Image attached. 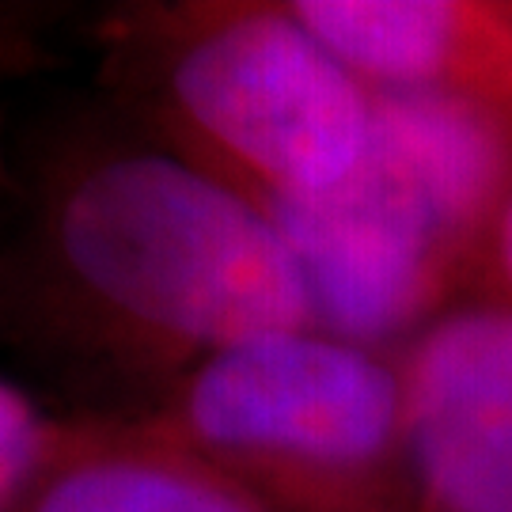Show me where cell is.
Listing matches in <instances>:
<instances>
[{"label": "cell", "instance_id": "5b68a950", "mask_svg": "<svg viewBox=\"0 0 512 512\" xmlns=\"http://www.w3.org/2000/svg\"><path fill=\"white\" fill-rule=\"evenodd\" d=\"M399 368L414 512H512V304H459Z\"/></svg>", "mask_w": 512, "mask_h": 512}, {"label": "cell", "instance_id": "3957f363", "mask_svg": "<svg viewBox=\"0 0 512 512\" xmlns=\"http://www.w3.org/2000/svg\"><path fill=\"white\" fill-rule=\"evenodd\" d=\"M509 202L512 141L501 129L437 99L376 92L357 175L270 217L308 281L319 330L399 353L486 293Z\"/></svg>", "mask_w": 512, "mask_h": 512}, {"label": "cell", "instance_id": "ba28073f", "mask_svg": "<svg viewBox=\"0 0 512 512\" xmlns=\"http://www.w3.org/2000/svg\"><path fill=\"white\" fill-rule=\"evenodd\" d=\"M57 414L23 384L0 376V512L35 478L54 444Z\"/></svg>", "mask_w": 512, "mask_h": 512}, {"label": "cell", "instance_id": "52a82bcc", "mask_svg": "<svg viewBox=\"0 0 512 512\" xmlns=\"http://www.w3.org/2000/svg\"><path fill=\"white\" fill-rule=\"evenodd\" d=\"M4 512H270L133 421L57 414L54 444Z\"/></svg>", "mask_w": 512, "mask_h": 512}, {"label": "cell", "instance_id": "9c48e42d", "mask_svg": "<svg viewBox=\"0 0 512 512\" xmlns=\"http://www.w3.org/2000/svg\"><path fill=\"white\" fill-rule=\"evenodd\" d=\"M35 50H38V38H35V31H31V16H27L23 8H19V12L0 8V186H4V190L16 183L12 164H8V152H4V92H8V84L31 65Z\"/></svg>", "mask_w": 512, "mask_h": 512}, {"label": "cell", "instance_id": "7a4b0ae2", "mask_svg": "<svg viewBox=\"0 0 512 512\" xmlns=\"http://www.w3.org/2000/svg\"><path fill=\"white\" fill-rule=\"evenodd\" d=\"M118 118L266 213L323 198L372 148L376 92L293 0H133L95 23Z\"/></svg>", "mask_w": 512, "mask_h": 512}, {"label": "cell", "instance_id": "8992f818", "mask_svg": "<svg viewBox=\"0 0 512 512\" xmlns=\"http://www.w3.org/2000/svg\"><path fill=\"white\" fill-rule=\"evenodd\" d=\"M372 92L437 99L512 141V0H293Z\"/></svg>", "mask_w": 512, "mask_h": 512}, {"label": "cell", "instance_id": "30bf717a", "mask_svg": "<svg viewBox=\"0 0 512 512\" xmlns=\"http://www.w3.org/2000/svg\"><path fill=\"white\" fill-rule=\"evenodd\" d=\"M486 300H505L512 304V202L501 217L494 239V255H490V274H486ZM478 296V300H482Z\"/></svg>", "mask_w": 512, "mask_h": 512}, {"label": "cell", "instance_id": "6da1fadb", "mask_svg": "<svg viewBox=\"0 0 512 512\" xmlns=\"http://www.w3.org/2000/svg\"><path fill=\"white\" fill-rule=\"evenodd\" d=\"M319 330L274 217L118 122L54 145L0 255V338L69 418H137L217 353Z\"/></svg>", "mask_w": 512, "mask_h": 512}, {"label": "cell", "instance_id": "277c9868", "mask_svg": "<svg viewBox=\"0 0 512 512\" xmlns=\"http://www.w3.org/2000/svg\"><path fill=\"white\" fill-rule=\"evenodd\" d=\"M126 421L270 512H414L399 353L327 330L224 349Z\"/></svg>", "mask_w": 512, "mask_h": 512}]
</instances>
